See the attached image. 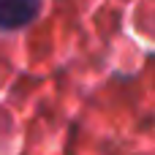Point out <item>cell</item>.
I'll list each match as a JSON object with an SVG mask.
<instances>
[{
    "mask_svg": "<svg viewBox=\"0 0 155 155\" xmlns=\"http://www.w3.org/2000/svg\"><path fill=\"white\" fill-rule=\"evenodd\" d=\"M41 0H0V30H16L38 14Z\"/></svg>",
    "mask_w": 155,
    "mask_h": 155,
    "instance_id": "1",
    "label": "cell"
}]
</instances>
